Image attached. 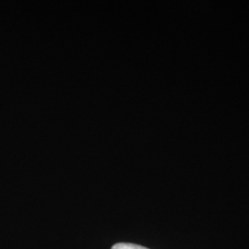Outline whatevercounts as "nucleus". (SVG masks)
<instances>
[{"instance_id":"nucleus-1","label":"nucleus","mask_w":249,"mask_h":249,"mask_svg":"<svg viewBox=\"0 0 249 249\" xmlns=\"http://www.w3.org/2000/svg\"><path fill=\"white\" fill-rule=\"evenodd\" d=\"M112 249H150L140 246V245H136V244H131V243H118L116 244Z\"/></svg>"}]
</instances>
